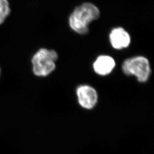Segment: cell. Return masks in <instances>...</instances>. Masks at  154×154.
Instances as JSON below:
<instances>
[{"label": "cell", "instance_id": "1", "mask_svg": "<svg viewBox=\"0 0 154 154\" xmlns=\"http://www.w3.org/2000/svg\"><path fill=\"white\" fill-rule=\"evenodd\" d=\"M100 12L97 7L91 3H85L74 9L70 15L69 23L70 28L80 35L88 32L89 25L97 20Z\"/></svg>", "mask_w": 154, "mask_h": 154}, {"label": "cell", "instance_id": "2", "mask_svg": "<svg viewBox=\"0 0 154 154\" xmlns=\"http://www.w3.org/2000/svg\"><path fill=\"white\" fill-rule=\"evenodd\" d=\"M58 54L55 51L47 48L39 49L32 58V71L38 76H47L55 70Z\"/></svg>", "mask_w": 154, "mask_h": 154}, {"label": "cell", "instance_id": "3", "mask_svg": "<svg viewBox=\"0 0 154 154\" xmlns=\"http://www.w3.org/2000/svg\"><path fill=\"white\" fill-rule=\"evenodd\" d=\"M122 69L125 75L134 76L138 82L142 83L147 82L151 73L149 61L143 56L126 59L122 64Z\"/></svg>", "mask_w": 154, "mask_h": 154}, {"label": "cell", "instance_id": "4", "mask_svg": "<svg viewBox=\"0 0 154 154\" xmlns=\"http://www.w3.org/2000/svg\"><path fill=\"white\" fill-rule=\"evenodd\" d=\"M76 94L79 104L87 110L93 109L98 102V93L96 90L90 85H83L77 87Z\"/></svg>", "mask_w": 154, "mask_h": 154}, {"label": "cell", "instance_id": "5", "mask_svg": "<svg viewBox=\"0 0 154 154\" xmlns=\"http://www.w3.org/2000/svg\"><path fill=\"white\" fill-rule=\"evenodd\" d=\"M111 45L114 49L123 50L129 46L131 36L122 27L114 28L109 35Z\"/></svg>", "mask_w": 154, "mask_h": 154}, {"label": "cell", "instance_id": "6", "mask_svg": "<svg viewBox=\"0 0 154 154\" xmlns=\"http://www.w3.org/2000/svg\"><path fill=\"white\" fill-rule=\"evenodd\" d=\"M116 66L115 60L107 55H101L97 57L93 64L95 72L101 76L110 74Z\"/></svg>", "mask_w": 154, "mask_h": 154}, {"label": "cell", "instance_id": "7", "mask_svg": "<svg viewBox=\"0 0 154 154\" xmlns=\"http://www.w3.org/2000/svg\"><path fill=\"white\" fill-rule=\"evenodd\" d=\"M11 13V9L8 0H0V25L5 22L6 17Z\"/></svg>", "mask_w": 154, "mask_h": 154}, {"label": "cell", "instance_id": "8", "mask_svg": "<svg viewBox=\"0 0 154 154\" xmlns=\"http://www.w3.org/2000/svg\"><path fill=\"white\" fill-rule=\"evenodd\" d=\"M0 71H1V70H0Z\"/></svg>", "mask_w": 154, "mask_h": 154}]
</instances>
